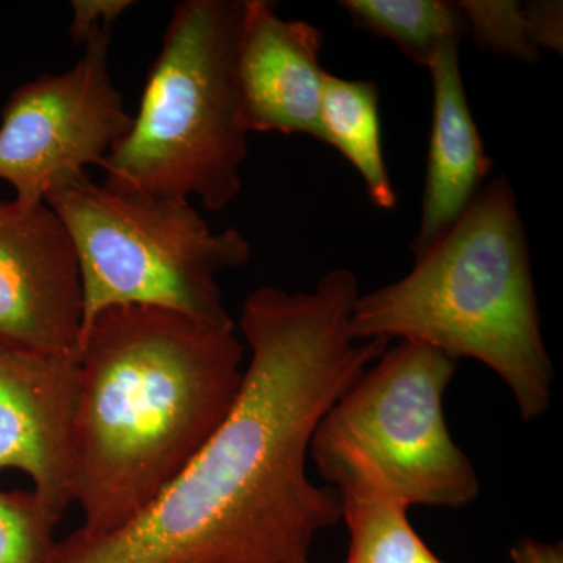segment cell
Returning a JSON list of instances; mask_svg holds the SVG:
<instances>
[{
  "instance_id": "cell-1",
  "label": "cell",
  "mask_w": 563,
  "mask_h": 563,
  "mask_svg": "<svg viewBox=\"0 0 563 563\" xmlns=\"http://www.w3.org/2000/svg\"><path fill=\"white\" fill-rule=\"evenodd\" d=\"M358 296L347 268L312 291H252L240 314L250 361L220 428L132 520L77 529L52 563H310L318 533L342 521L339 492L307 474L314 431L391 343L352 336Z\"/></svg>"
},
{
  "instance_id": "cell-2",
  "label": "cell",
  "mask_w": 563,
  "mask_h": 563,
  "mask_svg": "<svg viewBox=\"0 0 563 563\" xmlns=\"http://www.w3.org/2000/svg\"><path fill=\"white\" fill-rule=\"evenodd\" d=\"M235 328L150 306L111 307L77 350L70 495L79 531L141 512L213 435L239 398Z\"/></svg>"
},
{
  "instance_id": "cell-3",
  "label": "cell",
  "mask_w": 563,
  "mask_h": 563,
  "mask_svg": "<svg viewBox=\"0 0 563 563\" xmlns=\"http://www.w3.org/2000/svg\"><path fill=\"white\" fill-rule=\"evenodd\" d=\"M352 336L429 344L501 377L523 421L550 410L554 366L540 325L531 251L512 185L499 176L415 254L401 279L358 296Z\"/></svg>"
},
{
  "instance_id": "cell-4",
  "label": "cell",
  "mask_w": 563,
  "mask_h": 563,
  "mask_svg": "<svg viewBox=\"0 0 563 563\" xmlns=\"http://www.w3.org/2000/svg\"><path fill=\"white\" fill-rule=\"evenodd\" d=\"M244 0H185L176 5L147 73L131 131L101 168L113 190L231 206L243 187L247 135L233 63Z\"/></svg>"
},
{
  "instance_id": "cell-5",
  "label": "cell",
  "mask_w": 563,
  "mask_h": 563,
  "mask_svg": "<svg viewBox=\"0 0 563 563\" xmlns=\"http://www.w3.org/2000/svg\"><path fill=\"white\" fill-rule=\"evenodd\" d=\"M44 202L68 229L79 257L81 333L120 306L158 307L235 328L218 276L250 262L251 244L236 229L211 231L188 199L118 191L90 176Z\"/></svg>"
},
{
  "instance_id": "cell-6",
  "label": "cell",
  "mask_w": 563,
  "mask_h": 563,
  "mask_svg": "<svg viewBox=\"0 0 563 563\" xmlns=\"http://www.w3.org/2000/svg\"><path fill=\"white\" fill-rule=\"evenodd\" d=\"M455 372L457 361L429 344L388 346L324 415L312 443L361 454L409 507L462 509L481 483L444 418Z\"/></svg>"
},
{
  "instance_id": "cell-7",
  "label": "cell",
  "mask_w": 563,
  "mask_h": 563,
  "mask_svg": "<svg viewBox=\"0 0 563 563\" xmlns=\"http://www.w3.org/2000/svg\"><path fill=\"white\" fill-rule=\"evenodd\" d=\"M111 29L85 41L84 54L62 74L21 85L3 106L0 180L22 203L88 176L131 131L133 117L110 76Z\"/></svg>"
},
{
  "instance_id": "cell-8",
  "label": "cell",
  "mask_w": 563,
  "mask_h": 563,
  "mask_svg": "<svg viewBox=\"0 0 563 563\" xmlns=\"http://www.w3.org/2000/svg\"><path fill=\"white\" fill-rule=\"evenodd\" d=\"M79 257L46 202L0 201V347L40 355L79 350Z\"/></svg>"
},
{
  "instance_id": "cell-9",
  "label": "cell",
  "mask_w": 563,
  "mask_h": 563,
  "mask_svg": "<svg viewBox=\"0 0 563 563\" xmlns=\"http://www.w3.org/2000/svg\"><path fill=\"white\" fill-rule=\"evenodd\" d=\"M77 355L0 347V473L27 474L33 493L63 518L73 506Z\"/></svg>"
},
{
  "instance_id": "cell-10",
  "label": "cell",
  "mask_w": 563,
  "mask_h": 563,
  "mask_svg": "<svg viewBox=\"0 0 563 563\" xmlns=\"http://www.w3.org/2000/svg\"><path fill=\"white\" fill-rule=\"evenodd\" d=\"M322 44L309 22L284 20L268 0H244L233 77L247 133H299L324 143Z\"/></svg>"
},
{
  "instance_id": "cell-11",
  "label": "cell",
  "mask_w": 563,
  "mask_h": 563,
  "mask_svg": "<svg viewBox=\"0 0 563 563\" xmlns=\"http://www.w3.org/2000/svg\"><path fill=\"white\" fill-rule=\"evenodd\" d=\"M462 38L455 35L444 40L428 66L432 80V128L413 255L431 246L462 217L492 168L463 87Z\"/></svg>"
},
{
  "instance_id": "cell-12",
  "label": "cell",
  "mask_w": 563,
  "mask_h": 563,
  "mask_svg": "<svg viewBox=\"0 0 563 563\" xmlns=\"http://www.w3.org/2000/svg\"><path fill=\"white\" fill-rule=\"evenodd\" d=\"M310 455L342 501V521L350 532L343 563H444L410 525V507L385 487L361 454L312 443Z\"/></svg>"
},
{
  "instance_id": "cell-13",
  "label": "cell",
  "mask_w": 563,
  "mask_h": 563,
  "mask_svg": "<svg viewBox=\"0 0 563 563\" xmlns=\"http://www.w3.org/2000/svg\"><path fill=\"white\" fill-rule=\"evenodd\" d=\"M321 128L324 143L335 147L365 184L374 207L393 210L398 195L385 163L379 88L372 80L322 77Z\"/></svg>"
},
{
  "instance_id": "cell-14",
  "label": "cell",
  "mask_w": 563,
  "mask_h": 563,
  "mask_svg": "<svg viewBox=\"0 0 563 563\" xmlns=\"http://www.w3.org/2000/svg\"><path fill=\"white\" fill-rule=\"evenodd\" d=\"M340 5L358 29L393 41L410 60L424 68L444 40L465 35L455 2L343 0Z\"/></svg>"
},
{
  "instance_id": "cell-15",
  "label": "cell",
  "mask_w": 563,
  "mask_h": 563,
  "mask_svg": "<svg viewBox=\"0 0 563 563\" xmlns=\"http://www.w3.org/2000/svg\"><path fill=\"white\" fill-rule=\"evenodd\" d=\"M60 520L33 490H0V563L54 562Z\"/></svg>"
},
{
  "instance_id": "cell-16",
  "label": "cell",
  "mask_w": 563,
  "mask_h": 563,
  "mask_svg": "<svg viewBox=\"0 0 563 563\" xmlns=\"http://www.w3.org/2000/svg\"><path fill=\"white\" fill-rule=\"evenodd\" d=\"M474 43L493 54L521 63H536L540 52L532 44L523 3L517 0H461L455 2Z\"/></svg>"
},
{
  "instance_id": "cell-17",
  "label": "cell",
  "mask_w": 563,
  "mask_h": 563,
  "mask_svg": "<svg viewBox=\"0 0 563 563\" xmlns=\"http://www.w3.org/2000/svg\"><path fill=\"white\" fill-rule=\"evenodd\" d=\"M132 5L131 0H74L69 35L77 46H84L92 33L111 29L114 21Z\"/></svg>"
},
{
  "instance_id": "cell-18",
  "label": "cell",
  "mask_w": 563,
  "mask_h": 563,
  "mask_svg": "<svg viewBox=\"0 0 563 563\" xmlns=\"http://www.w3.org/2000/svg\"><path fill=\"white\" fill-rule=\"evenodd\" d=\"M529 35L536 49H563V3L561 0H532L523 3Z\"/></svg>"
},
{
  "instance_id": "cell-19",
  "label": "cell",
  "mask_w": 563,
  "mask_h": 563,
  "mask_svg": "<svg viewBox=\"0 0 563 563\" xmlns=\"http://www.w3.org/2000/svg\"><path fill=\"white\" fill-rule=\"evenodd\" d=\"M510 559L512 563H563L562 542H540L526 537L514 544Z\"/></svg>"
}]
</instances>
